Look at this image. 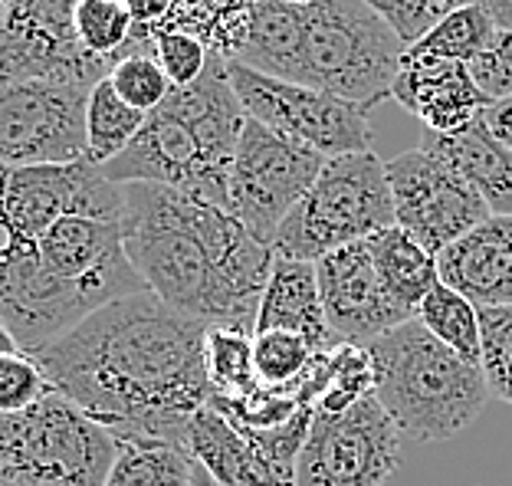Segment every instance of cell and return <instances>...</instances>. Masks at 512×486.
I'll use <instances>...</instances> for the list:
<instances>
[{
  "label": "cell",
  "mask_w": 512,
  "mask_h": 486,
  "mask_svg": "<svg viewBox=\"0 0 512 486\" xmlns=\"http://www.w3.org/2000/svg\"><path fill=\"white\" fill-rule=\"evenodd\" d=\"M299 53H302L299 4H286V0H256L250 37L234 60L263 76L299 83Z\"/></svg>",
  "instance_id": "cell-23"
},
{
  "label": "cell",
  "mask_w": 512,
  "mask_h": 486,
  "mask_svg": "<svg viewBox=\"0 0 512 486\" xmlns=\"http://www.w3.org/2000/svg\"><path fill=\"white\" fill-rule=\"evenodd\" d=\"M299 20V86L332 92L365 112L391 99L407 46L365 0H312L299 4Z\"/></svg>",
  "instance_id": "cell-5"
},
{
  "label": "cell",
  "mask_w": 512,
  "mask_h": 486,
  "mask_svg": "<svg viewBox=\"0 0 512 486\" xmlns=\"http://www.w3.org/2000/svg\"><path fill=\"white\" fill-rule=\"evenodd\" d=\"M483 115H486V125L499 135V142H506L512 148V96L493 102Z\"/></svg>",
  "instance_id": "cell-40"
},
{
  "label": "cell",
  "mask_w": 512,
  "mask_h": 486,
  "mask_svg": "<svg viewBox=\"0 0 512 486\" xmlns=\"http://www.w3.org/2000/svg\"><path fill=\"white\" fill-rule=\"evenodd\" d=\"M480 335V368L486 385H490V395L512 404V306H483Z\"/></svg>",
  "instance_id": "cell-33"
},
{
  "label": "cell",
  "mask_w": 512,
  "mask_h": 486,
  "mask_svg": "<svg viewBox=\"0 0 512 486\" xmlns=\"http://www.w3.org/2000/svg\"><path fill=\"white\" fill-rule=\"evenodd\" d=\"M122 240L148 293L211 329H256L276 250L224 207L165 184H122Z\"/></svg>",
  "instance_id": "cell-2"
},
{
  "label": "cell",
  "mask_w": 512,
  "mask_h": 486,
  "mask_svg": "<svg viewBox=\"0 0 512 486\" xmlns=\"http://www.w3.org/2000/svg\"><path fill=\"white\" fill-rule=\"evenodd\" d=\"M496 27L493 20L476 10L470 4H463L457 10L434 23L421 40L414 46H407L411 56H434V60H453V63H473L486 53V46L493 43Z\"/></svg>",
  "instance_id": "cell-28"
},
{
  "label": "cell",
  "mask_w": 512,
  "mask_h": 486,
  "mask_svg": "<svg viewBox=\"0 0 512 486\" xmlns=\"http://www.w3.org/2000/svg\"><path fill=\"white\" fill-rule=\"evenodd\" d=\"M89 92L53 79L0 83V171L86 161Z\"/></svg>",
  "instance_id": "cell-10"
},
{
  "label": "cell",
  "mask_w": 512,
  "mask_h": 486,
  "mask_svg": "<svg viewBox=\"0 0 512 486\" xmlns=\"http://www.w3.org/2000/svg\"><path fill=\"white\" fill-rule=\"evenodd\" d=\"M79 0H10L0 23V83L53 79L92 89L109 76V63L83 50L76 37Z\"/></svg>",
  "instance_id": "cell-13"
},
{
  "label": "cell",
  "mask_w": 512,
  "mask_h": 486,
  "mask_svg": "<svg viewBox=\"0 0 512 486\" xmlns=\"http://www.w3.org/2000/svg\"><path fill=\"white\" fill-rule=\"evenodd\" d=\"M312 345L296 332H253V368L263 388L276 391H296L306 385V375L312 372L316 358Z\"/></svg>",
  "instance_id": "cell-29"
},
{
  "label": "cell",
  "mask_w": 512,
  "mask_h": 486,
  "mask_svg": "<svg viewBox=\"0 0 512 486\" xmlns=\"http://www.w3.org/2000/svg\"><path fill=\"white\" fill-rule=\"evenodd\" d=\"M467 4L483 10L496 30H512V0H467Z\"/></svg>",
  "instance_id": "cell-41"
},
{
  "label": "cell",
  "mask_w": 512,
  "mask_h": 486,
  "mask_svg": "<svg viewBox=\"0 0 512 486\" xmlns=\"http://www.w3.org/2000/svg\"><path fill=\"white\" fill-rule=\"evenodd\" d=\"M142 125L145 112L128 106L106 76L102 83L92 86L86 102V158L99 168L109 165L112 158H119L135 142Z\"/></svg>",
  "instance_id": "cell-25"
},
{
  "label": "cell",
  "mask_w": 512,
  "mask_h": 486,
  "mask_svg": "<svg viewBox=\"0 0 512 486\" xmlns=\"http://www.w3.org/2000/svg\"><path fill=\"white\" fill-rule=\"evenodd\" d=\"M227 73L243 112L276 135L306 145L322 158L371 152L368 112L355 102H345L322 89L263 76L237 60H227Z\"/></svg>",
  "instance_id": "cell-8"
},
{
  "label": "cell",
  "mask_w": 512,
  "mask_h": 486,
  "mask_svg": "<svg viewBox=\"0 0 512 486\" xmlns=\"http://www.w3.org/2000/svg\"><path fill=\"white\" fill-rule=\"evenodd\" d=\"M384 168L391 184L394 224L434 257L493 217L480 194L424 148L384 161Z\"/></svg>",
  "instance_id": "cell-14"
},
{
  "label": "cell",
  "mask_w": 512,
  "mask_h": 486,
  "mask_svg": "<svg viewBox=\"0 0 512 486\" xmlns=\"http://www.w3.org/2000/svg\"><path fill=\"white\" fill-rule=\"evenodd\" d=\"M401 467V431L371 391L342 414L312 418L296 486H381Z\"/></svg>",
  "instance_id": "cell-11"
},
{
  "label": "cell",
  "mask_w": 512,
  "mask_h": 486,
  "mask_svg": "<svg viewBox=\"0 0 512 486\" xmlns=\"http://www.w3.org/2000/svg\"><path fill=\"white\" fill-rule=\"evenodd\" d=\"M329 158L296 145L247 115L230 168V214L256 240L270 243L293 207L306 198Z\"/></svg>",
  "instance_id": "cell-9"
},
{
  "label": "cell",
  "mask_w": 512,
  "mask_h": 486,
  "mask_svg": "<svg viewBox=\"0 0 512 486\" xmlns=\"http://www.w3.org/2000/svg\"><path fill=\"white\" fill-rule=\"evenodd\" d=\"M365 243H368L371 260H375L381 283L391 293L394 303L407 306L411 312L421 309V303L430 296V289L440 283L434 253L424 250L421 243L398 224L378 230V234L368 237Z\"/></svg>",
  "instance_id": "cell-24"
},
{
  "label": "cell",
  "mask_w": 512,
  "mask_h": 486,
  "mask_svg": "<svg viewBox=\"0 0 512 486\" xmlns=\"http://www.w3.org/2000/svg\"><path fill=\"white\" fill-rule=\"evenodd\" d=\"M7 4L10 0H0V23H4V17H7Z\"/></svg>",
  "instance_id": "cell-44"
},
{
  "label": "cell",
  "mask_w": 512,
  "mask_h": 486,
  "mask_svg": "<svg viewBox=\"0 0 512 486\" xmlns=\"http://www.w3.org/2000/svg\"><path fill=\"white\" fill-rule=\"evenodd\" d=\"M76 37L83 50L96 60L109 63L125 50L128 37H132L135 23L128 17L122 0H79L76 4Z\"/></svg>",
  "instance_id": "cell-31"
},
{
  "label": "cell",
  "mask_w": 512,
  "mask_h": 486,
  "mask_svg": "<svg viewBox=\"0 0 512 486\" xmlns=\"http://www.w3.org/2000/svg\"><path fill=\"white\" fill-rule=\"evenodd\" d=\"M122 4H125L128 17H132V23H135V33H148L168 17L174 0H122Z\"/></svg>",
  "instance_id": "cell-39"
},
{
  "label": "cell",
  "mask_w": 512,
  "mask_h": 486,
  "mask_svg": "<svg viewBox=\"0 0 512 486\" xmlns=\"http://www.w3.org/2000/svg\"><path fill=\"white\" fill-rule=\"evenodd\" d=\"M440 283L476 306H512V214H493L437 257Z\"/></svg>",
  "instance_id": "cell-18"
},
{
  "label": "cell",
  "mask_w": 512,
  "mask_h": 486,
  "mask_svg": "<svg viewBox=\"0 0 512 486\" xmlns=\"http://www.w3.org/2000/svg\"><path fill=\"white\" fill-rule=\"evenodd\" d=\"M115 454L119 441L56 388L0 414V467L14 486H106Z\"/></svg>",
  "instance_id": "cell-7"
},
{
  "label": "cell",
  "mask_w": 512,
  "mask_h": 486,
  "mask_svg": "<svg viewBox=\"0 0 512 486\" xmlns=\"http://www.w3.org/2000/svg\"><path fill=\"white\" fill-rule=\"evenodd\" d=\"M421 326L453 349L460 358L480 365L483 355V335H480V306L470 303L467 296H460L457 289L447 283H437L430 289V296L417 309Z\"/></svg>",
  "instance_id": "cell-26"
},
{
  "label": "cell",
  "mask_w": 512,
  "mask_h": 486,
  "mask_svg": "<svg viewBox=\"0 0 512 486\" xmlns=\"http://www.w3.org/2000/svg\"><path fill=\"white\" fill-rule=\"evenodd\" d=\"M50 391V381L30 355L10 352L0 355V414H14L30 408Z\"/></svg>",
  "instance_id": "cell-36"
},
{
  "label": "cell",
  "mask_w": 512,
  "mask_h": 486,
  "mask_svg": "<svg viewBox=\"0 0 512 486\" xmlns=\"http://www.w3.org/2000/svg\"><path fill=\"white\" fill-rule=\"evenodd\" d=\"M394 227L388 168L375 152L329 158L273 240L276 257L319 263L329 253Z\"/></svg>",
  "instance_id": "cell-6"
},
{
  "label": "cell",
  "mask_w": 512,
  "mask_h": 486,
  "mask_svg": "<svg viewBox=\"0 0 512 486\" xmlns=\"http://www.w3.org/2000/svg\"><path fill=\"white\" fill-rule=\"evenodd\" d=\"M155 63L174 89H184L201 79L207 63H211V50L201 40L184 37V33H165L155 40Z\"/></svg>",
  "instance_id": "cell-37"
},
{
  "label": "cell",
  "mask_w": 512,
  "mask_h": 486,
  "mask_svg": "<svg viewBox=\"0 0 512 486\" xmlns=\"http://www.w3.org/2000/svg\"><path fill=\"white\" fill-rule=\"evenodd\" d=\"M247 122L227 60L211 53L201 79L145 115L142 132L119 158L102 165L112 184H165L191 198L230 211V168Z\"/></svg>",
  "instance_id": "cell-3"
},
{
  "label": "cell",
  "mask_w": 512,
  "mask_h": 486,
  "mask_svg": "<svg viewBox=\"0 0 512 486\" xmlns=\"http://www.w3.org/2000/svg\"><path fill=\"white\" fill-rule=\"evenodd\" d=\"M368 355L375 372V398L398 424L401 437L417 444L457 437L490 401L483 368L434 339L421 319L381 335L368 345Z\"/></svg>",
  "instance_id": "cell-4"
},
{
  "label": "cell",
  "mask_w": 512,
  "mask_h": 486,
  "mask_svg": "<svg viewBox=\"0 0 512 486\" xmlns=\"http://www.w3.org/2000/svg\"><path fill=\"white\" fill-rule=\"evenodd\" d=\"M37 260L83 319L96 309L145 293L125 253L122 224L96 217H60L37 237Z\"/></svg>",
  "instance_id": "cell-12"
},
{
  "label": "cell",
  "mask_w": 512,
  "mask_h": 486,
  "mask_svg": "<svg viewBox=\"0 0 512 486\" xmlns=\"http://www.w3.org/2000/svg\"><path fill=\"white\" fill-rule=\"evenodd\" d=\"M194 454L174 444H119L106 486H188Z\"/></svg>",
  "instance_id": "cell-27"
},
{
  "label": "cell",
  "mask_w": 512,
  "mask_h": 486,
  "mask_svg": "<svg viewBox=\"0 0 512 486\" xmlns=\"http://www.w3.org/2000/svg\"><path fill=\"white\" fill-rule=\"evenodd\" d=\"M316 276L325 322L342 345L368 349L381 335L417 319V312L394 303L384 289L365 240L322 257L316 263Z\"/></svg>",
  "instance_id": "cell-16"
},
{
  "label": "cell",
  "mask_w": 512,
  "mask_h": 486,
  "mask_svg": "<svg viewBox=\"0 0 512 486\" xmlns=\"http://www.w3.org/2000/svg\"><path fill=\"white\" fill-rule=\"evenodd\" d=\"M191 454L217 486H293L211 404L191 421Z\"/></svg>",
  "instance_id": "cell-22"
},
{
  "label": "cell",
  "mask_w": 512,
  "mask_h": 486,
  "mask_svg": "<svg viewBox=\"0 0 512 486\" xmlns=\"http://www.w3.org/2000/svg\"><path fill=\"white\" fill-rule=\"evenodd\" d=\"M391 99L424 122L427 132H457L493 106L467 63L404 53Z\"/></svg>",
  "instance_id": "cell-17"
},
{
  "label": "cell",
  "mask_w": 512,
  "mask_h": 486,
  "mask_svg": "<svg viewBox=\"0 0 512 486\" xmlns=\"http://www.w3.org/2000/svg\"><path fill=\"white\" fill-rule=\"evenodd\" d=\"M0 486H14V483H10L7 473H4V467H0Z\"/></svg>",
  "instance_id": "cell-45"
},
{
  "label": "cell",
  "mask_w": 512,
  "mask_h": 486,
  "mask_svg": "<svg viewBox=\"0 0 512 486\" xmlns=\"http://www.w3.org/2000/svg\"><path fill=\"white\" fill-rule=\"evenodd\" d=\"M207 378L214 398H247L260 391L253 368V335L234 329L207 332Z\"/></svg>",
  "instance_id": "cell-30"
},
{
  "label": "cell",
  "mask_w": 512,
  "mask_h": 486,
  "mask_svg": "<svg viewBox=\"0 0 512 486\" xmlns=\"http://www.w3.org/2000/svg\"><path fill=\"white\" fill-rule=\"evenodd\" d=\"M10 352H20V345H17V339L10 335V329L0 322V355H10Z\"/></svg>",
  "instance_id": "cell-42"
},
{
  "label": "cell",
  "mask_w": 512,
  "mask_h": 486,
  "mask_svg": "<svg viewBox=\"0 0 512 486\" xmlns=\"http://www.w3.org/2000/svg\"><path fill=\"white\" fill-rule=\"evenodd\" d=\"M4 207L23 237L37 240L60 217L122 221V184L92 161L4 171Z\"/></svg>",
  "instance_id": "cell-15"
},
{
  "label": "cell",
  "mask_w": 512,
  "mask_h": 486,
  "mask_svg": "<svg viewBox=\"0 0 512 486\" xmlns=\"http://www.w3.org/2000/svg\"><path fill=\"white\" fill-rule=\"evenodd\" d=\"M427 155L457 175L480 194L493 214H512V148L486 125V115L473 119L457 132H427L421 145Z\"/></svg>",
  "instance_id": "cell-19"
},
{
  "label": "cell",
  "mask_w": 512,
  "mask_h": 486,
  "mask_svg": "<svg viewBox=\"0 0 512 486\" xmlns=\"http://www.w3.org/2000/svg\"><path fill=\"white\" fill-rule=\"evenodd\" d=\"M375 14L404 40L414 46L434 23L444 20L450 10L463 7L467 0H365Z\"/></svg>",
  "instance_id": "cell-35"
},
{
  "label": "cell",
  "mask_w": 512,
  "mask_h": 486,
  "mask_svg": "<svg viewBox=\"0 0 512 486\" xmlns=\"http://www.w3.org/2000/svg\"><path fill=\"white\" fill-rule=\"evenodd\" d=\"M470 73L490 102L512 96V30H496L486 53L470 63Z\"/></svg>",
  "instance_id": "cell-38"
},
{
  "label": "cell",
  "mask_w": 512,
  "mask_h": 486,
  "mask_svg": "<svg viewBox=\"0 0 512 486\" xmlns=\"http://www.w3.org/2000/svg\"><path fill=\"white\" fill-rule=\"evenodd\" d=\"M273 329L302 335L316 352H332L342 345L332 335L329 322H325L316 263L276 257L270 283L263 289L253 332H273Z\"/></svg>",
  "instance_id": "cell-20"
},
{
  "label": "cell",
  "mask_w": 512,
  "mask_h": 486,
  "mask_svg": "<svg viewBox=\"0 0 512 486\" xmlns=\"http://www.w3.org/2000/svg\"><path fill=\"white\" fill-rule=\"evenodd\" d=\"M33 362L119 444L191 450V421L211 401L207 329L148 289L96 309Z\"/></svg>",
  "instance_id": "cell-1"
},
{
  "label": "cell",
  "mask_w": 512,
  "mask_h": 486,
  "mask_svg": "<svg viewBox=\"0 0 512 486\" xmlns=\"http://www.w3.org/2000/svg\"><path fill=\"white\" fill-rule=\"evenodd\" d=\"M109 83L128 106L145 115L155 112L174 89L168 83V76L161 73V66L155 63V56H142V53H128V56H119V60H112Z\"/></svg>",
  "instance_id": "cell-34"
},
{
  "label": "cell",
  "mask_w": 512,
  "mask_h": 486,
  "mask_svg": "<svg viewBox=\"0 0 512 486\" xmlns=\"http://www.w3.org/2000/svg\"><path fill=\"white\" fill-rule=\"evenodd\" d=\"M286 4H312V0H286Z\"/></svg>",
  "instance_id": "cell-46"
},
{
  "label": "cell",
  "mask_w": 512,
  "mask_h": 486,
  "mask_svg": "<svg viewBox=\"0 0 512 486\" xmlns=\"http://www.w3.org/2000/svg\"><path fill=\"white\" fill-rule=\"evenodd\" d=\"M375 391V372H371V355L362 345H339L329 352V385L316 404L319 414H342L352 404L368 398Z\"/></svg>",
  "instance_id": "cell-32"
},
{
  "label": "cell",
  "mask_w": 512,
  "mask_h": 486,
  "mask_svg": "<svg viewBox=\"0 0 512 486\" xmlns=\"http://www.w3.org/2000/svg\"><path fill=\"white\" fill-rule=\"evenodd\" d=\"M188 486H217L214 483V477H211V473H207L201 464H197V460H194V473H191V480H188Z\"/></svg>",
  "instance_id": "cell-43"
},
{
  "label": "cell",
  "mask_w": 512,
  "mask_h": 486,
  "mask_svg": "<svg viewBox=\"0 0 512 486\" xmlns=\"http://www.w3.org/2000/svg\"><path fill=\"white\" fill-rule=\"evenodd\" d=\"M253 10H256V0H174L168 17L161 20L155 30H148V33L132 30V37H128L125 50L119 56H128V53L155 56L158 37H165V33H184V37L201 40L211 53L224 56V60H234L250 37ZM119 56H115V60H119Z\"/></svg>",
  "instance_id": "cell-21"
}]
</instances>
